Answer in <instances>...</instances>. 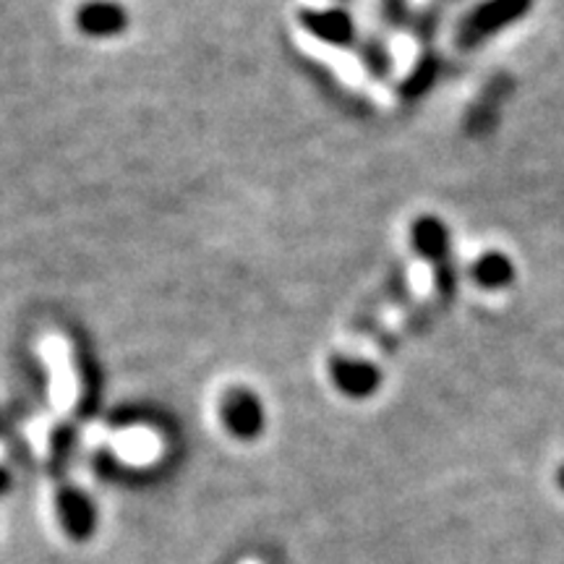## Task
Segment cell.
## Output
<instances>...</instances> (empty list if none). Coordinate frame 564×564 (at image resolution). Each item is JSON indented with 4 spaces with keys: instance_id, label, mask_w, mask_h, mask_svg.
<instances>
[{
    "instance_id": "9c48e42d",
    "label": "cell",
    "mask_w": 564,
    "mask_h": 564,
    "mask_svg": "<svg viewBox=\"0 0 564 564\" xmlns=\"http://www.w3.org/2000/svg\"><path fill=\"white\" fill-rule=\"evenodd\" d=\"M9 486H11V476L0 468V491H9Z\"/></svg>"
},
{
    "instance_id": "6da1fadb",
    "label": "cell",
    "mask_w": 564,
    "mask_h": 564,
    "mask_svg": "<svg viewBox=\"0 0 564 564\" xmlns=\"http://www.w3.org/2000/svg\"><path fill=\"white\" fill-rule=\"evenodd\" d=\"M220 419L223 426L228 429V434L241 442H253L267 426L262 400H259L257 392L246 390V387H236V390L225 394L220 405Z\"/></svg>"
},
{
    "instance_id": "30bf717a",
    "label": "cell",
    "mask_w": 564,
    "mask_h": 564,
    "mask_svg": "<svg viewBox=\"0 0 564 564\" xmlns=\"http://www.w3.org/2000/svg\"><path fill=\"white\" fill-rule=\"evenodd\" d=\"M560 486H562V489H564V468L560 470Z\"/></svg>"
},
{
    "instance_id": "7a4b0ae2",
    "label": "cell",
    "mask_w": 564,
    "mask_h": 564,
    "mask_svg": "<svg viewBox=\"0 0 564 564\" xmlns=\"http://www.w3.org/2000/svg\"><path fill=\"white\" fill-rule=\"evenodd\" d=\"M55 514H58L63 533L74 541H89L100 525L97 505L79 486H61L55 491Z\"/></svg>"
},
{
    "instance_id": "5b68a950",
    "label": "cell",
    "mask_w": 564,
    "mask_h": 564,
    "mask_svg": "<svg viewBox=\"0 0 564 564\" xmlns=\"http://www.w3.org/2000/svg\"><path fill=\"white\" fill-rule=\"evenodd\" d=\"M76 26L82 34L95 40L118 37L129 30V11L116 0H89L76 11Z\"/></svg>"
},
{
    "instance_id": "277c9868",
    "label": "cell",
    "mask_w": 564,
    "mask_h": 564,
    "mask_svg": "<svg viewBox=\"0 0 564 564\" xmlns=\"http://www.w3.org/2000/svg\"><path fill=\"white\" fill-rule=\"evenodd\" d=\"M329 379H333V384L343 394L356 400L371 398L382 387V371H379V366L364 361V358H333L329 361Z\"/></svg>"
},
{
    "instance_id": "ba28073f",
    "label": "cell",
    "mask_w": 564,
    "mask_h": 564,
    "mask_svg": "<svg viewBox=\"0 0 564 564\" xmlns=\"http://www.w3.org/2000/svg\"><path fill=\"white\" fill-rule=\"evenodd\" d=\"M474 280L486 291H502V288L512 285L514 280V264L512 259L502 251H489L476 259L474 264Z\"/></svg>"
},
{
    "instance_id": "3957f363",
    "label": "cell",
    "mask_w": 564,
    "mask_h": 564,
    "mask_svg": "<svg viewBox=\"0 0 564 564\" xmlns=\"http://www.w3.org/2000/svg\"><path fill=\"white\" fill-rule=\"evenodd\" d=\"M528 9H531V0H486V3L478 6L465 19L460 40L465 45H474V42H481L489 34H497L505 26H510L512 21L525 17Z\"/></svg>"
},
{
    "instance_id": "8992f818",
    "label": "cell",
    "mask_w": 564,
    "mask_h": 564,
    "mask_svg": "<svg viewBox=\"0 0 564 564\" xmlns=\"http://www.w3.org/2000/svg\"><path fill=\"white\" fill-rule=\"evenodd\" d=\"M301 24L312 37L327 42V45L343 47L356 37V21L345 9H306L301 11Z\"/></svg>"
},
{
    "instance_id": "52a82bcc",
    "label": "cell",
    "mask_w": 564,
    "mask_h": 564,
    "mask_svg": "<svg viewBox=\"0 0 564 564\" xmlns=\"http://www.w3.org/2000/svg\"><path fill=\"white\" fill-rule=\"evenodd\" d=\"M411 243L415 253H421L429 262H444L449 251V230L436 217H421L411 228Z\"/></svg>"
}]
</instances>
